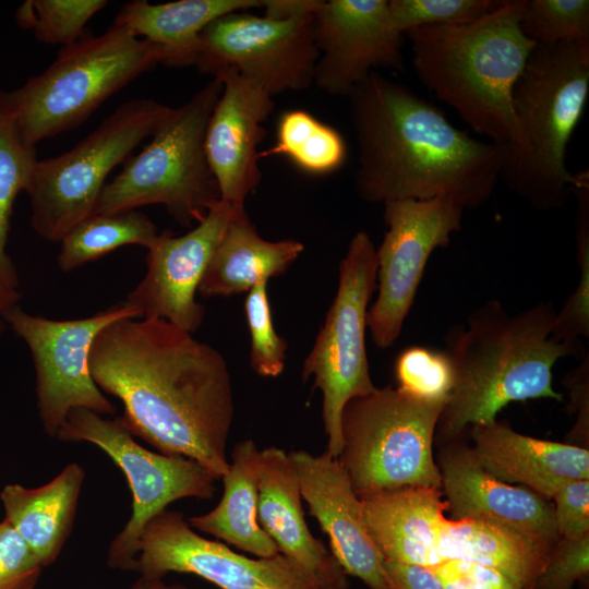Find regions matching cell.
<instances>
[{
	"mask_svg": "<svg viewBox=\"0 0 589 589\" xmlns=\"http://www.w3.org/2000/svg\"><path fill=\"white\" fill-rule=\"evenodd\" d=\"M243 207L221 200L182 236L165 230L147 249L146 273L125 302L144 318H161L191 334L203 323L205 308L195 294L205 269L233 214Z\"/></svg>",
	"mask_w": 589,
	"mask_h": 589,
	"instance_id": "16",
	"label": "cell"
},
{
	"mask_svg": "<svg viewBox=\"0 0 589 589\" xmlns=\"http://www.w3.org/2000/svg\"><path fill=\"white\" fill-rule=\"evenodd\" d=\"M134 570L146 578L194 574L221 589H325L285 555L248 557L200 536L182 513L168 509L145 526Z\"/></svg>",
	"mask_w": 589,
	"mask_h": 589,
	"instance_id": "15",
	"label": "cell"
},
{
	"mask_svg": "<svg viewBox=\"0 0 589 589\" xmlns=\"http://www.w3.org/2000/svg\"><path fill=\"white\" fill-rule=\"evenodd\" d=\"M441 489L405 486L360 497L370 536L385 561L433 568L447 506Z\"/></svg>",
	"mask_w": 589,
	"mask_h": 589,
	"instance_id": "23",
	"label": "cell"
},
{
	"mask_svg": "<svg viewBox=\"0 0 589 589\" xmlns=\"http://www.w3.org/2000/svg\"><path fill=\"white\" fill-rule=\"evenodd\" d=\"M554 545L492 519L446 517L440 556L443 562L461 560L491 567L520 587L533 589Z\"/></svg>",
	"mask_w": 589,
	"mask_h": 589,
	"instance_id": "24",
	"label": "cell"
},
{
	"mask_svg": "<svg viewBox=\"0 0 589 589\" xmlns=\"http://www.w3.org/2000/svg\"><path fill=\"white\" fill-rule=\"evenodd\" d=\"M261 450L253 440L238 442L228 470L220 478L224 492L211 512L193 516L189 525L256 557H272L278 549L257 520Z\"/></svg>",
	"mask_w": 589,
	"mask_h": 589,
	"instance_id": "28",
	"label": "cell"
},
{
	"mask_svg": "<svg viewBox=\"0 0 589 589\" xmlns=\"http://www.w3.org/2000/svg\"><path fill=\"white\" fill-rule=\"evenodd\" d=\"M313 25V83L320 89L348 97L377 69L405 71L404 35L393 24L388 0H322Z\"/></svg>",
	"mask_w": 589,
	"mask_h": 589,
	"instance_id": "17",
	"label": "cell"
},
{
	"mask_svg": "<svg viewBox=\"0 0 589 589\" xmlns=\"http://www.w3.org/2000/svg\"><path fill=\"white\" fill-rule=\"evenodd\" d=\"M21 299V292L19 291V285L8 281L0 276V342L3 334L7 330V314L14 306L19 305Z\"/></svg>",
	"mask_w": 589,
	"mask_h": 589,
	"instance_id": "45",
	"label": "cell"
},
{
	"mask_svg": "<svg viewBox=\"0 0 589 589\" xmlns=\"http://www.w3.org/2000/svg\"><path fill=\"white\" fill-rule=\"evenodd\" d=\"M285 156L302 171L324 176L339 170L347 158V146L341 134L304 110H289L281 115L275 144L261 157Z\"/></svg>",
	"mask_w": 589,
	"mask_h": 589,
	"instance_id": "30",
	"label": "cell"
},
{
	"mask_svg": "<svg viewBox=\"0 0 589 589\" xmlns=\"http://www.w3.org/2000/svg\"><path fill=\"white\" fill-rule=\"evenodd\" d=\"M244 312L251 339L250 366L262 377L278 376L285 368L288 344L275 330L267 283L248 291Z\"/></svg>",
	"mask_w": 589,
	"mask_h": 589,
	"instance_id": "36",
	"label": "cell"
},
{
	"mask_svg": "<svg viewBox=\"0 0 589 589\" xmlns=\"http://www.w3.org/2000/svg\"><path fill=\"white\" fill-rule=\"evenodd\" d=\"M296 470L285 450H261L257 520L278 552L325 589H347L349 581L333 553L310 531L304 519Z\"/></svg>",
	"mask_w": 589,
	"mask_h": 589,
	"instance_id": "21",
	"label": "cell"
},
{
	"mask_svg": "<svg viewBox=\"0 0 589 589\" xmlns=\"http://www.w3.org/2000/svg\"><path fill=\"white\" fill-rule=\"evenodd\" d=\"M304 247L293 239L268 241L243 208L233 214L200 283L203 298L230 297L284 274Z\"/></svg>",
	"mask_w": 589,
	"mask_h": 589,
	"instance_id": "25",
	"label": "cell"
},
{
	"mask_svg": "<svg viewBox=\"0 0 589 589\" xmlns=\"http://www.w3.org/2000/svg\"><path fill=\"white\" fill-rule=\"evenodd\" d=\"M43 567L11 524L0 521V589H33Z\"/></svg>",
	"mask_w": 589,
	"mask_h": 589,
	"instance_id": "39",
	"label": "cell"
},
{
	"mask_svg": "<svg viewBox=\"0 0 589 589\" xmlns=\"http://www.w3.org/2000/svg\"><path fill=\"white\" fill-rule=\"evenodd\" d=\"M588 95L589 48L536 46L513 92L514 125L500 175L536 211L560 209L573 195L566 153Z\"/></svg>",
	"mask_w": 589,
	"mask_h": 589,
	"instance_id": "5",
	"label": "cell"
},
{
	"mask_svg": "<svg viewBox=\"0 0 589 589\" xmlns=\"http://www.w3.org/2000/svg\"><path fill=\"white\" fill-rule=\"evenodd\" d=\"M129 589H188L181 586L167 585L163 578L140 577Z\"/></svg>",
	"mask_w": 589,
	"mask_h": 589,
	"instance_id": "46",
	"label": "cell"
},
{
	"mask_svg": "<svg viewBox=\"0 0 589 589\" xmlns=\"http://www.w3.org/2000/svg\"><path fill=\"white\" fill-rule=\"evenodd\" d=\"M387 231L376 249L377 298L368 309L366 327L376 347L399 337L426 263L462 225L464 208L445 197L383 203Z\"/></svg>",
	"mask_w": 589,
	"mask_h": 589,
	"instance_id": "13",
	"label": "cell"
},
{
	"mask_svg": "<svg viewBox=\"0 0 589 589\" xmlns=\"http://www.w3.org/2000/svg\"><path fill=\"white\" fill-rule=\"evenodd\" d=\"M479 464L506 483H520L551 500L566 481L589 479V450L528 436L494 421L470 428Z\"/></svg>",
	"mask_w": 589,
	"mask_h": 589,
	"instance_id": "22",
	"label": "cell"
},
{
	"mask_svg": "<svg viewBox=\"0 0 589 589\" xmlns=\"http://www.w3.org/2000/svg\"><path fill=\"white\" fill-rule=\"evenodd\" d=\"M589 576V534L555 543L533 589H574Z\"/></svg>",
	"mask_w": 589,
	"mask_h": 589,
	"instance_id": "38",
	"label": "cell"
},
{
	"mask_svg": "<svg viewBox=\"0 0 589 589\" xmlns=\"http://www.w3.org/2000/svg\"><path fill=\"white\" fill-rule=\"evenodd\" d=\"M551 500L560 538L574 540L589 534V479L564 482Z\"/></svg>",
	"mask_w": 589,
	"mask_h": 589,
	"instance_id": "40",
	"label": "cell"
},
{
	"mask_svg": "<svg viewBox=\"0 0 589 589\" xmlns=\"http://www.w3.org/2000/svg\"><path fill=\"white\" fill-rule=\"evenodd\" d=\"M107 3L106 0H27L19 7L15 17L37 40L67 47L85 35L87 22Z\"/></svg>",
	"mask_w": 589,
	"mask_h": 589,
	"instance_id": "33",
	"label": "cell"
},
{
	"mask_svg": "<svg viewBox=\"0 0 589 589\" xmlns=\"http://www.w3.org/2000/svg\"><path fill=\"white\" fill-rule=\"evenodd\" d=\"M522 7L524 0H501L471 23L405 33L421 83L477 134L498 144L510 137L513 92L537 46L521 29Z\"/></svg>",
	"mask_w": 589,
	"mask_h": 589,
	"instance_id": "4",
	"label": "cell"
},
{
	"mask_svg": "<svg viewBox=\"0 0 589 589\" xmlns=\"http://www.w3.org/2000/svg\"><path fill=\"white\" fill-rule=\"evenodd\" d=\"M36 148L22 136L15 118L0 91V276L19 285L15 267L7 252L13 204L29 185Z\"/></svg>",
	"mask_w": 589,
	"mask_h": 589,
	"instance_id": "31",
	"label": "cell"
},
{
	"mask_svg": "<svg viewBox=\"0 0 589 589\" xmlns=\"http://www.w3.org/2000/svg\"><path fill=\"white\" fill-rule=\"evenodd\" d=\"M432 569L445 589H525L500 572L473 562L448 560Z\"/></svg>",
	"mask_w": 589,
	"mask_h": 589,
	"instance_id": "41",
	"label": "cell"
},
{
	"mask_svg": "<svg viewBox=\"0 0 589 589\" xmlns=\"http://www.w3.org/2000/svg\"><path fill=\"white\" fill-rule=\"evenodd\" d=\"M397 388L429 402H447L455 385V369L445 350L411 346L395 361Z\"/></svg>",
	"mask_w": 589,
	"mask_h": 589,
	"instance_id": "35",
	"label": "cell"
},
{
	"mask_svg": "<svg viewBox=\"0 0 589 589\" xmlns=\"http://www.w3.org/2000/svg\"><path fill=\"white\" fill-rule=\"evenodd\" d=\"M322 1L320 0H265V16L272 19H291L313 15Z\"/></svg>",
	"mask_w": 589,
	"mask_h": 589,
	"instance_id": "44",
	"label": "cell"
},
{
	"mask_svg": "<svg viewBox=\"0 0 589 589\" xmlns=\"http://www.w3.org/2000/svg\"><path fill=\"white\" fill-rule=\"evenodd\" d=\"M392 589H445L432 568L384 560Z\"/></svg>",
	"mask_w": 589,
	"mask_h": 589,
	"instance_id": "42",
	"label": "cell"
},
{
	"mask_svg": "<svg viewBox=\"0 0 589 589\" xmlns=\"http://www.w3.org/2000/svg\"><path fill=\"white\" fill-rule=\"evenodd\" d=\"M437 467L449 519H492L553 544L560 540L549 500L493 477L471 447L448 442Z\"/></svg>",
	"mask_w": 589,
	"mask_h": 589,
	"instance_id": "20",
	"label": "cell"
},
{
	"mask_svg": "<svg viewBox=\"0 0 589 589\" xmlns=\"http://www.w3.org/2000/svg\"><path fill=\"white\" fill-rule=\"evenodd\" d=\"M88 368L123 404L120 420L133 436L194 460L215 480L226 473L235 398L217 349L165 320L127 317L98 333Z\"/></svg>",
	"mask_w": 589,
	"mask_h": 589,
	"instance_id": "1",
	"label": "cell"
},
{
	"mask_svg": "<svg viewBox=\"0 0 589 589\" xmlns=\"http://www.w3.org/2000/svg\"><path fill=\"white\" fill-rule=\"evenodd\" d=\"M520 26L536 45L573 43L589 48V1L524 0Z\"/></svg>",
	"mask_w": 589,
	"mask_h": 589,
	"instance_id": "34",
	"label": "cell"
},
{
	"mask_svg": "<svg viewBox=\"0 0 589 589\" xmlns=\"http://www.w3.org/2000/svg\"><path fill=\"white\" fill-rule=\"evenodd\" d=\"M313 21L314 14L272 19L240 11L224 15L201 33L195 67L214 75L232 68L271 96L305 89L314 82L318 59Z\"/></svg>",
	"mask_w": 589,
	"mask_h": 589,
	"instance_id": "14",
	"label": "cell"
},
{
	"mask_svg": "<svg viewBox=\"0 0 589 589\" xmlns=\"http://www.w3.org/2000/svg\"><path fill=\"white\" fill-rule=\"evenodd\" d=\"M221 89V81L214 76L185 104L173 108L144 149L130 157L119 175L106 183L95 214L163 205L181 226L199 224L220 200L204 136Z\"/></svg>",
	"mask_w": 589,
	"mask_h": 589,
	"instance_id": "7",
	"label": "cell"
},
{
	"mask_svg": "<svg viewBox=\"0 0 589 589\" xmlns=\"http://www.w3.org/2000/svg\"><path fill=\"white\" fill-rule=\"evenodd\" d=\"M376 288V249L369 233L361 230L339 264L336 296L301 372L302 381L312 377L313 389L322 393L326 452L334 458L342 449L346 404L377 388L370 375L365 346L368 305Z\"/></svg>",
	"mask_w": 589,
	"mask_h": 589,
	"instance_id": "10",
	"label": "cell"
},
{
	"mask_svg": "<svg viewBox=\"0 0 589 589\" xmlns=\"http://www.w3.org/2000/svg\"><path fill=\"white\" fill-rule=\"evenodd\" d=\"M263 5L262 0H180L157 4L133 0L119 10L113 23L158 46L164 52L163 65L189 67L195 65L200 35L208 24L224 15Z\"/></svg>",
	"mask_w": 589,
	"mask_h": 589,
	"instance_id": "26",
	"label": "cell"
},
{
	"mask_svg": "<svg viewBox=\"0 0 589 589\" xmlns=\"http://www.w3.org/2000/svg\"><path fill=\"white\" fill-rule=\"evenodd\" d=\"M445 405L392 387L346 404L337 459L359 497L405 486L441 489L433 442Z\"/></svg>",
	"mask_w": 589,
	"mask_h": 589,
	"instance_id": "8",
	"label": "cell"
},
{
	"mask_svg": "<svg viewBox=\"0 0 589 589\" xmlns=\"http://www.w3.org/2000/svg\"><path fill=\"white\" fill-rule=\"evenodd\" d=\"M172 110L154 99L125 101L73 148L37 160L25 191L35 232L49 242H60L73 227L94 215L109 173L129 159Z\"/></svg>",
	"mask_w": 589,
	"mask_h": 589,
	"instance_id": "9",
	"label": "cell"
},
{
	"mask_svg": "<svg viewBox=\"0 0 589 589\" xmlns=\"http://www.w3.org/2000/svg\"><path fill=\"white\" fill-rule=\"evenodd\" d=\"M141 317L125 301L91 316L51 320L25 312L20 305L7 314L11 328L31 351L36 375V399L45 432L56 436L68 413L84 408L98 414H115L116 406L95 384L88 368L92 344L112 322Z\"/></svg>",
	"mask_w": 589,
	"mask_h": 589,
	"instance_id": "12",
	"label": "cell"
},
{
	"mask_svg": "<svg viewBox=\"0 0 589 589\" xmlns=\"http://www.w3.org/2000/svg\"><path fill=\"white\" fill-rule=\"evenodd\" d=\"M589 356H584L580 364L566 375L564 381L570 392V399L574 409L578 411L576 432H588V378Z\"/></svg>",
	"mask_w": 589,
	"mask_h": 589,
	"instance_id": "43",
	"label": "cell"
},
{
	"mask_svg": "<svg viewBox=\"0 0 589 589\" xmlns=\"http://www.w3.org/2000/svg\"><path fill=\"white\" fill-rule=\"evenodd\" d=\"M155 44L112 23L101 35L86 32L21 87L2 92L24 140L38 142L73 129L107 98L163 62Z\"/></svg>",
	"mask_w": 589,
	"mask_h": 589,
	"instance_id": "6",
	"label": "cell"
},
{
	"mask_svg": "<svg viewBox=\"0 0 589 589\" xmlns=\"http://www.w3.org/2000/svg\"><path fill=\"white\" fill-rule=\"evenodd\" d=\"M157 236L155 224L135 209L94 214L62 238L57 263L61 271L71 272L123 245L137 244L148 249Z\"/></svg>",
	"mask_w": 589,
	"mask_h": 589,
	"instance_id": "29",
	"label": "cell"
},
{
	"mask_svg": "<svg viewBox=\"0 0 589 589\" xmlns=\"http://www.w3.org/2000/svg\"><path fill=\"white\" fill-rule=\"evenodd\" d=\"M348 98L359 147L354 188L363 201L445 197L473 209L492 196L504 144L469 135L433 104L377 71Z\"/></svg>",
	"mask_w": 589,
	"mask_h": 589,
	"instance_id": "2",
	"label": "cell"
},
{
	"mask_svg": "<svg viewBox=\"0 0 589 589\" xmlns=\"http://www.w3.org/2000/svg\"><path fill=\"white\" fill-rule=\"evenodd\" d=\"M556 314L552 301L512 315L492 299L472 311L465 325L448 330L445 351L455 385L436 426L442 441H456L468 426L496 421L514 401H563L553 387V368L578 353V346L552 338Z\"/></svg>",
	"mask_w": 589,
	"mask_h": 589,
	"instance_id": "3",
	"label": "cell"
},
{
	"mask_svg": "<svg viewBox=\"0 0 589 589\" xmlns=\"http://www.w3.org/2000/svg\"><path fill=\"white\" fill-rule=\"evenodd\" d=\"M57 438L88 442L101 448L124 473L133 496L132 515L111 542L108 565L134 569L147 522L181 498H212L216 481L200 464L182 456L153 453L137 444L120 418L106 419L84 408L72 409Z\"/></svg>",
	"mask_w": 589,
	"mask_h": 589,
	"instance_id": "11",
	"label": "cell"
},
{
	"mask_svg": "<svg viewBox=\"0 0 589 589\" xmlns=\"http://www.w3.org/2000/svg\"><path fill=\"white\" fill-rule=\"evenodd\" d=\"M573 195L576 208V261L579 280L561 311H557L552 338L578 346L580 337H589V171L575 173Z\"/></svg>",
	"mask_w": 589,
	"mask_h": 589,
	"instance_id": "32",
	"label": "cell"
},
{
	"mask_svg": "<svg viewBox=\"0 0 589 589\" xmlns=\"http://www.w3.org/2000/svg\"><path fill=\"white\" fill-rule=\"evenodd\" d=\"M501 0H388L396 29L471 23L495 9Z\"/></svg>",
	"mask_w": 589,
	"mask_h": 589,
	"instance_id": "37",
	"label": "cell"
},
{
	"mask_svg": "<svg viewBox=\"0 0 589 589\" xmlns=\"http://www.w3.org/2000/svg\"><path fill=\"white\" fill-rule=\"evenodd\" d=\"M84 474L83 468L72 462L45 485L7 484L0 493L4 519L44 567L57 558L71 532Z\"/></svg>",
	"mask_w": 589,
	"mask_h": 589,
	"instance_id": "27",
	"label": "cell"
},
{
	"mask_svg": "<svg viewBox=\"0 0 589 589\" xmlns=\"http://www.w3.org/2000/svg\"><path fill=\"white\" fill-rule=\"evenodd\" d=\"M289 457L301 497L329 537L330 552L345 573L359 578L369 589H392L384 558L370 536L361 498L339 460L326 450L321 455L293 450Z\"/></svg>",
	"mask_w": 589,
	"mask_h": 589,
	"instance_id": "18",
	"label": "cell"
},
{
	"mask_svg": "<svg viewBox=\"0 0 589 589\" xmlns=\"http://www.w3.org/2000/svg\"><path fill=\"white\" fill-rule=\"evenodd\" d=\"M214 76L221 94L208 119L204 149L220 200L244 207L247 196L261 182L257 145L265 137L263 122L274 109L273 96L232 68Z\"/></svg>",
	"mask_w": 589,
	"mask_h": 589,
	"instance_id": "19",
	"label": "cell"
}]
</instances>
